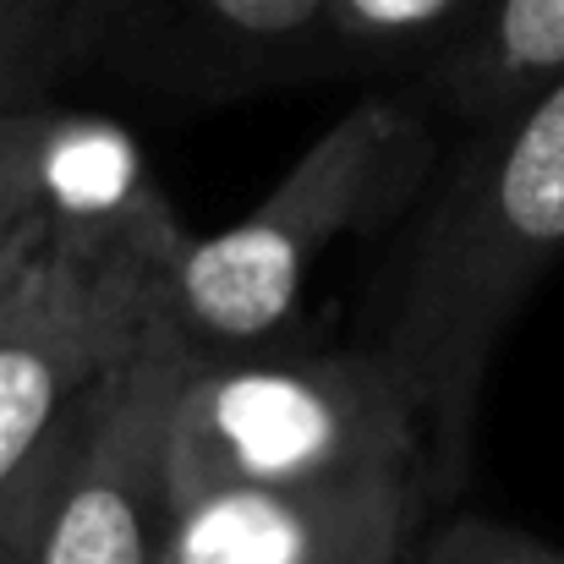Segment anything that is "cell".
I'll list each match as a JSON object with an SVG mask.
<instances>
[{"mask_svg": "<svg viewBox=\"0 0 564 564\" xmlns=\"http://www.w3.org/2000/svg\"><path fill=\"white\" fill-rule=\"evenodd\" d=\"M405 564H564V549L488 516H455L427 527L411 543Z\"/></svg>", "mask_w": 564, "mask_h": 564, "instance_id": "obj_12", "label": "cell"}, {"mask_svg": "<svg viewBox=\"0 0 564 564\" xmlns=\"http://www.w3.org/2000/svg\"><path fill=\"white\" fill-rule=\"evenodd\" d=\"M165 318L121 368L99 378L61 427L33 564H160L171 532V416L192 373Z\"/></svg>", "mask_w": 564, "mask_h": 564, "instance_id": "obj_5", "label": "cell"}, {"mask_svg": "<svg viewBox=\"0 0 564 564\" xmlns=\"http://www.w3.org/2000/svg\"><path fill=\"white\" fill-rule=\"evenodd\" d=\"M77 55L192 105H230L351 66L329 0H77Z\"/></svg>", "mask_w": 564, "mask_h": 564, "instance_id": "obj_6", "label": "cell"}, {"mask_svg": "<svg viewBox=\"0 0 564 564\" xmlns=\"http://www.w3.org/2000/svg\"><path fill=\"white\" fill-rule=\"evenodd\" d=\"M149 192L160 187L121 127L61 110L0 116V241L44 214L121 208Z\"/></svg>", "mask_w": 564, "mask_h": 564, "instance_id": "obj_8", "label": "cell"}, {"mask_svg": "<svg viewBox=\"0 0 564 564\" xmlns=\"http://www.w3.org/2000/svg\"><path fill=\"white\" fill-rule=\"evenodd\" d=\"M378 477L433 482L422 405L389 357H192L171 416V505L214 488H340Z\"/></svg>", "mask_w": 564, "mask_h": 564, "instance_id": "obj_3", "label": "cell"}, {"mask_svg": "<svg viewBox=\"0 0 564 564\" xmlns=\"http://www.w3.org/2000/svg\"><path fill=\"white\" fill-rule=\"evenodd\" d=\"M564 252V83L477 127L427 197L394 269L378 357L411 383L427 466L449 499L471 466V427L494 351Z\"/></svg>", "mask_w": 564, "mask_h": 564, "instance_id": "obj_1", "label": "cell"}, {"mask_svg": "<svg viewBox=\"0 0 564 564\" xmlns=\"http://www.w3.org/2000/svg\"><path fill=\"white\" fill-rule=\"evenodd\" d=\"M72 66H83L77 0H0V116L44 110Z\"/></svg>", "mask_w": 564, "mask_h": 564, "instance_id": "obj_10", "label": "cell"}, {"mask_svg": "<svg viewBox=\"0 0 564 564\" xmlns=\"http://www.w3.org/2000/svg\"><path fill=\"white\" fill-rule=\"evenodd\" d=\"M433 505L427 477L214 488L171 505L160 564H405Z\"/></svg>", "mask_w": 564, "mask_h": 564, "instance_id": "obj_7", "label": "cell"}, {"mask_svg": "<svg viewBox=\"0 0 564 564\" xmlns=\"http://www.w3.org/2000/svg\"><path fill=\"white\" fill-rule=\"evenodd\" d=\"M72 416V411H66ZM61 416V427H66ZM61 427L33 449V460L0 488V564H33L39 549V521H44V499H50V477L61 460Z\"/></svg>", "mask_w": 564, "mask_h": 564, "instance_id": "obj_13", "label": "cell"}, {"mask_svg": "<svg viewBox=\"0 0 564 564\" xmlns=\"http://www.w3.org/2000/svg\"><path fill=\"white\" fill-rule=\"evenodd\" d=\"M564 83V0H488L444 50L438 94L471 127H488Z\"/></svg>", "mask_w": 564, "mask_h": 564, "instance_id": "obj_9", "label": "cell"}, {"mask_svg": "<svg viewBox=\"0 0 564 564\" xmlns=\"http://www.w3.org/2000/svg\"><path fill=\"white\" fill-rule=\"evenodd\" d=\"M488 0H329L335 39L346 61H400L422 50H449Z\"/></svg>", "mask_w": 564, "mask_h": 564, "instance_id": "obj_11", "label": "cell"}, {"mask_svg": "<svg viewBox=\"0 0 564 564\" xmlns=\"http://www.w3.org/2000/svg\"><path fill=\"white\" fill-rule=\"evenodd\" d=\"M77 214V208H72ZM55 225V214H44V219H33V225H22L11 241H0V302H6V291L17 285V274L28 269V258L39 252V241H44V230Z\"/></svg>", "mask_w": 564, "mask_h": 564, "instance_id": "obj_14", "label": "cell"}, {"mask_svg": "<svg viewBox=\"0 0 564 564\" xmlns=\"http://www.w3.org/2000/svg\"><path fill=\"white\" fill-rule=\"evenodd\" d=\"M438 165L422 110L400 99H357L329 121L274 192L214 236H187L171 263V324L197 357H241L280 335L318 258L346 241L389 230Z\"/></svg>", "mask_w": 564, "mask_h": 564, "instance_id": "obj_2", "label": "cell"}, {"mask_svg": "<svg viewBox=\"0 0 564 564\" xmlns=\"http://www.w3.org/2000/svg\"><path fill=\"white\" fill-rule=\"evenodd\" d=\"M187 247L165 192L55 214L0 302V488L61 416L171 318V263Z\"/></svg>", "mask_w": 564, "mask_h": 564, "instance_id": "obj_4", "label": "cell"}]
</instances>
